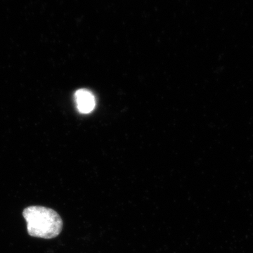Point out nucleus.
I'll list each match as a JSON object with an SVG mask.
<instances>
[{"instance_id":"1","label":"nucleus","mask_w":253,"mask_h":253,"mask_svg":"<svg viewBox=\"0 0 253 253\" xmlns=\"http://www.w3.org/2000/svg\"><path fill=\"white\" fill-rule=\"evenodd\" d=\"M28 234L42 239H54L62 231L63 221L54 210L42 206H30L23 212Z\"/></svg>"},{"instance_id":"2","label":"nucleus","mask_w":253,"mask_h":253,"mask_svg":"<svg viewBox=\"0 0 253 253\" xmlns=\"http://www.w3.org/2000/svg\"><path fill=\"white\" fill-rule=\"evenodd\" d=\"M75 101L78 111L83 114L91 113L96 106L94 95L87 89H82L76 91Z\"/></svg>"}]
</instances>
